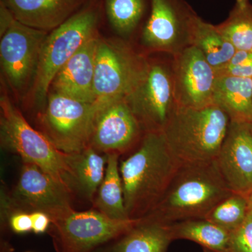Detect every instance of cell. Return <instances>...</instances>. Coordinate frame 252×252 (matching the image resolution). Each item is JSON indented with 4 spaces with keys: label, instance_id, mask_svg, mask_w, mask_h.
Wrapping results in <instances>:
<instances>
[{
    "label": "cell",
    "instance_id": "obj_1",
    "mask_svg": "<svg viewBox=\"0 0 252 252\" xmlns=\"http://www.w3.org/2000/svg\"><path fill=\"white\" fill-rule=\"evenodd\" d=\"M180 165L162 132H144L132 153L119 162L124 202L130 220L142 219L152 211Z\"/></svg>",
    "mask_w": 252,
    "mask_h": 252
},
{
    "label": "cell",
    "instance_id": "obj_2",
    "mask_svg": "<svg viewBox=\"0 0 252 252\" xmlns=\"http://www.w3.org/2000/svg\"><path fill=\"white\" fill-rule=\"evenodd\" d=\"M232 193L216 160L180 164L161 198L144 217L165 224L204 218Z\"/></svg>",
    "mask_w": 252,
    "mask_h": 252
},
{
    "label": "cell",
    "instance_id": "obj_3",
    "mask_svg": "<svg viewBox=\"0 0 252 252\" xmlns=\"http://www.w3.org/2000/svg\"><path fill=\"white\" fill-rule=\"evenodd\" d=\"M230 123L215 104L201 108L177 105L162 132L180 164L210 162L216 160Z\"/></svg>",
    "mask_w": 252,
    "mask_h": 252
},
{
    "label": "cell",
    "instance_id": "obj_4",
    "mask_svg": "<svg viewBox=\"0 0 252 252\" xmlns=\"http://www.w3.org/2000/svg\"><path fill=\"white\" fill-rule=\"evenodd\" d=\"M0 142L3 148L17 154L23 162L39 167L70 191L64 153L40 130L32 127L6 95L0 98Z\"/></svg>",
    "mask_w": 252,
    "mask_h": 252
},
{
    "label": "cell",
    "instance_id": "obj_5",
    "mask_svg": "<svg viewBox=\"0 0 252 252\" xmlns=\"http://www.w3.org/2000/svg\"><path fill=\"white\" fill-rule=\"evenodd\" d=\"M97 14L86 9L73 15L46 36L31 87L32 102L46 104L57 73L89 39L97 35Z\"/></svg>",
    "mask_w": 252,
    "mask_h": 252
},
{
    "label": "cell",
    "instance_id": "obj_6",
    "mask_svg": "<svg viewBox=\"0 0 252 252\" xmlns=\"http://www.w3.org/2000/svg\"><path fill=\"white\" fill-rule=\"evenodd\" d=\"M148 64L126 43L99 38L94 77L97 109L127 98L142 80Z\"/></svg>",
    "mask_w": 252,
    "mask_h": 252
},
{
    "label": "cell",
    "instance_id": "obj_7",
    "mask_svg": "<svg viewBox=\"0 0 252 252\" xmlns=\"http://www.w3.org/2000/svg\"><path fill=\"white\" fill-rule=\"evenodd\" d=\"M74 196L64 186L34 164L23 162L16 186L1 190V225L14 210L42 212L51 220L74 210Z\"/></svg>",
    "mask_w": 252,
    "mask_h": 252
},
{
    "label": "cell",
    "instance_id": "obj_8",
    "mask_svg": "<svg viewBox=\"0 0 252 252\" xmlns=\"http://www.w3.org/2000/svg\"><path fill=\"white\" fill-rule=\"evenodd\" d=\"M97 111L94 103L49 92L37 115L39 130L63 153H77L89 147Z\"/></svg>",
    "mask_w": 252,
    "mask_h": 252
},
{
    "label": "cell",
    "instance_id": "obj_9",
    "mask_svg": "<svg viewBox=\"0 0 252 252\" xmlns=\"http://www.w3.org/2000/svg\"><path fill=\"white\" fill-rule=\"evenodd\" d=\"M139 220H114L92 208L51 220L48 233L56 252H94L125 233Z\"/></svg>",
    "mask_w": 252,
    "mask_h": 252
},
{
    "label": "cell",
    "instance_id": "obj_10",
    "mask_svg": "<svg viewBox=\"0 0 252 252\" xmlns=\"http://www.w3.org/2000/svg\"><path fill=\"white\" fill-rule=\"evenodd\" d=\"M48 32L23 24L14 18L1 34L0 60L5 79L21 96L32 86L41 47Z\"/></svg>",
    "mask_w": 252,
    "mask_h": 252
},
{
    "label": "cell",
    "instance_id": "obj_11",
    "mask_svg": "<svg viewBox=\"0 0 252 252\" xmlns=\"http://www.w3.org/2000/svg\"><path fill=\"white\" fill-rule=\"evenodd\" d=\"M144 132H162L177 107L173 74L149 63L142 80L125 99Z\"/></svg>",
    "mask_w": 252,
    "mask_h": 252
},
{
    "label": "cell",
    "instance_id": "obj_12",
    "mask_svg": "<svg viewBox=\"0 0 252 252\" xmlns=\"http://www.w3.org/2000/svg\"><path fill=\"white\" fill-rule=\"evenodd\" d=\"M144 132L125 99L99 107L94 116L89 147L101 154H126L140 143Z\"/></svg>",
    "mask_w": 252,
    "mask_h": 252
},
{
    "label": "cell",
    "instance_id": "obj_13",
    "mask_svg": "<svg viewBox=\"0 0 252 252\" xmlns=\"http://www.w3.org/2000/svg\"><path fill=\"white\" fill-rule=\"evenodd\" d=\"M174 89L177 105L201 108L213 103L217 75L201 51L188 45L175 54Z\"/></svg>",
    "mask_w": 252,
    "mask_h": 252
},
{
    "label": "cell",
    "instance_id": "obj_14",
    "mask_svg": "<svg viewBox=\"0 0 252 252\" xmlns=\"http://www.w3.org/2000/svg\"><path fill=\"white\" fill-rule=\"evenodd\" d=\"M223 180L233 193H252L251 123L230 121L216 159Z\"/></svg>",
    "mask_w": 252,
    "mask_h": 252
},
{
    "label": "cell",
    "instance_id": "obj_15",
    "mask_svg": "<svg viewBox=\"0 0 252 252\" xmlns=\"http://www.w3.org/2000/svg\"><path fill=\"white\" fill-rule=\"evenodd\" d=\"M192 15H185L176 0H152L150 16L142 32V42L149 49L176 53L189 41Z\"/></svg>",
    "mask_w": 252,
    "mask_h": 252
},
{
    "label": "cell",
    "instance_id": "obj_16",
    "mask_svg": "<svg viewBox=\"0 0 252 252\" xmlns=\"http://www.w3.org/2000/svg\"><path fill=\"white\" fill-rule=\"evenodd\" d=\"M98 35L84 44L57 73L49 92L94 103V67Z\"/></svg>",
    "mask_w": 252,
    "mask_h": 252
},
{
    "label": "cell",
    "instance_id": "obj_17",
    "mask_svg": "<svg viewBox=\"0 0 252 252\" xmlns=\"http://www.w3.org/2000/svg\"><path fill=\"white\" fill-rule=\"evenodd\" d=\"M83 0H1L17 21L29 27L52 31L67 21Z\"/></svg>",
    "mask_w": 252,
    "mask_h": 252
},
{
    "label": "cell",
    "instance_id": "obj_18",
    "mask_svg": "<svg viewBox=\"0 0 252 252\" xmlns=\"http://www.w3.org/2000/svg\"><path fill=\"white\" fill-rule=\"evenodd\" d=\"M107 160V154L99 153L90 147L77 153H64L69 190L74 198L79 197L87 203H94L105 175Z\"/></svg>",
    "mask_w": 252,
    "mask_h": 252
},
{
    "label": "cell",
    "instance_id": "obj_19",
    "mask_svg": "<svg viewBox=\"0 0 252 252\" xmlns=\"http://www.w3.org/2000/svg\"><path fill=\"white\" fill-rule=\"evenodd\" d=\"M172 241L168 224L143 217L94 252H167Z\"/></svg>",
    "mask_w": 252,
    "mask_h": 252
},
{
    "label": "cell",
    "instance_id": "obj_20",
    "mask_svg": "<svg viewBox=\"0 0 252 252\" xmlns=\"http://www.w3.org/2000/svg\"><path fill=\"white\" fill-rule=\"evenodd\" d=\"M213 103L220 107L230 121L252 122V79L217 76Z\"/></svg>",
    "mask_w": 252,
    "mask_h": 252
},
{
    "label": "cell",
    "instance_id": "obj_21",
    "mask_svg": "<svg viewBox=\"0 0 252 252\" xmlns=\"http://www.w3.org/2000/svg\"><path fill=\"white\" fill-rule=\"evenodd\" d=\"M189 45L198 48L215 71L226 65L236 49L217 26L192 15L189 25Z\"/></svg>",
    "mask_w": 252,
    "mask_h": 252
},
{
    "label": "cell",
    "instance_id": "obj_22",
    "mask_svg": "<svg viewBox=\"0 0 252 252\" xmlns=\"http://www.w3.org/2000/svg\"><path fill=\"white\" fill-rule=\"evenodd\" d=\"M105 175L93 203V208L114 220H130L124 202L119 154H109Z\"/></svg>",
    "mask_w": 252,
    "mask_h": 252
},
{
    "label": "cell",
    "instance_id": "obj_23",
    "mask_svg": "<svg viewBox=\"0 0 252 252\" xmlns=\"http://www.w3.org/2000/svg\"><path fill=\"white\" fill-rule=\"evenodd\" d=\"M168 225L173 240H190L200 245L205 252H224L228 248L230 232L206 219H190Z\"/></svg>",
    "mask_w": 252,
    "mask_h": 252
},
{
    "label": "cell",
    "instance_id": "obj_24",
    "mask_svg": "<svg viewBox=\"0 0 252 252\" xmlns=\"http://www.w3.org/2000/svg\"><path fill=\"white\" fill-rule=\"evenodd\" d=\"M217 28L236 50L252 51V4L250 0H236L228 18Z\"/></svg>",
    "mask_w": 252,
    "mask_h": 252
},
{
    "label": "cell",
    "instance_id": "obj_25",
    "mask_svg": "<svg viewBox=\"0 0 252 252\" xmlns=\"http://www.w3.org/2000/svg\"><path fill=\"white\" fill-rule=\"evenodd\" d=\"M249 210L248 197L233 193L217 204L204 218L232 233L243 223Z\"/></svg>",
    "mask_w": 252,
    "mask_h": 252
},
{
    "label": "cell",
    "instance_id": "obj_26",
    "mask_svg": "<svg viewBox=\"0 0 252 252\" xmlns=\"http://www.w3.org/2000/svg\"><path fill=\"white\" fill-rule=\"evenodd\" d=\"M144 9V0H107L109 22L123 35L134 31L140 22Z\"/></svg>",
    "mask_w": 252,
    "mask_h": 252
},
{
    "label": "cell",
    "instance_id": "obj_27",
    "mask_svg": "<svg viewBox=\"0 0 252 252\" xmlns=\"http://www.w3.org/2000/svg\"><path fill=\"white\" fill-rule=\"evenodd\" d=\"M224 252H252V210L236 230L230 233L229 245Z\"/></svg>",
    "mask_w": 252,
    "mask_h": 252
},
{
    "label": "cell",
    "instance_id": "obj_28",
    "mask_svg": "<svg viewBox=\"0 0 252 252\" xmlns=\"http://www.w3.org/2000/svg\"><path fill=\"white\" fill-rule=\"evenodd\" d=\"M6 228H9L17 234L32 231L31 213L21 210H14L10 214Z\"/></svg>",
    "mask_w": 252,
    "mask_h": 252
},
{
    "label": "cell",
    "instance_id": "obj_29",
    "mask_svg": "<svg viewBox=\"0 0 252 252\" xmlns=\"http://www.w3.org/2000/svg\"><path fill=\"white\" fill-rule=\"evenodd\" d=\"M217 76H230L239 78L252 79V61L235 67L225 66L215 71Z\"/></svg>",
    "mask_w": 252,
    "mask_h": 252
},
{
    "label": "cell",
    "instance_id": "obj_30",
    "mask_svg": "<svg viewBox=\"0 0 252 252\" xmlns=\"http://www.w3.org/2000/svg\"><path fill=\"white\" fill-rule=\"evenodd\" d=\"M32 231L35 234L45 233L51 225V218L47 214L42 212H34L31 213Z\"/></svg>",
    "mask_w": 252,
    "mask_h": 252
},
{
    "label": "cell",
    "instance_id": "obj_31",
    "mask_svg": "<svg viewBox=\"0 0 252 252\" xmlns=\"http://www.w3.org/2000/svg\"><path fill=\"white\" fill-rule=\"evenodd\" d=\"M251 61H252V51L236 50L229 63L225 66L235 67V66L240 65V64L250 62Z\"/></svg>",
    "mask_w": 252,
    "mask_h": 252
},
{
    "label": "cell",
    "instance_id": "obj_32",
    "mask_svg": "<svg viewBox=\"0 0 252 252\" xmlns=\"http://www.w3.org/2000/svg\"><path fill=\"white\" fill-rule=\"evenodd\" d=\"M14 248L11 246L9 240H1L0 243V252H13Z\"/></svg>",
    "mask_w": 252,
    "mask_h": 252
},
{
    "label": "cell",
    "instance_id": "obj_33",
    "mask_svg": "<svg viewBox=\"0 0 252 252\" xmlns=\"http://www.w3.org/2000/svg\"><path fill=\"white\" fill-rule=\"evenodd\" d=\"M248 200H249V206H250V209L252 210V193L250 194L248 196Z\"/></svg>",
    "mask_w": 252,
    "mask_h": 252
},
{
    "label": "cell",
    "instance_id": "obj_34",
    "mask_svg": "<svg viewBox=\"0 0 252 252\" xmlns=\"http://www.w3.org/2000/svg\"><path fill=\"white\" fill-rule=\"evenodd\" d=\"M251 130H252V122L251 123Z\"/></svg>",
    "mask_w": 252,
    "mask_h": 252
}]
</instances>
